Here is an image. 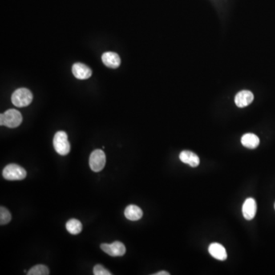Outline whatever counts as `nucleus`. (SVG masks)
I'll return each instance as SVG.
<instances>
[{
	"label": "nucleus",
	"mask_w": 275,
	"mask_h": 275,
	"mask_svg": "<svg viewBox=\"0 0 275 275\" xmlns=\"http://www.w3.org/2000/svg\"><path fill=\"white\" fill-rule=\"evenodd\" d=\"M22 115L18 110H9L0 115V125L9 128H16L22 124Z\"/></svg>",
	"instance_id": "nucleus-1"
},
{
	"label": "nucleus",
	"mask_w": 275,
	"mask_h": 275,
	"mask_svg": "<svg viewBox=\"0 0 275 275\" xmlns=\"http://www.w3.org/2000/svg\"><path fill=\"white\" fill-rule=\"evenodd\" d=\"M54 149L56 152L61 156L68 155L70 151V144L65 131H59L55 134L53 140Z\"/></svg>",
	"instance_id": "nucleus-2"
},
{
	"label": "nucleus",
	"mask_w": 275,
	"mask_h": 275,
	"mask_svg": "<svg viewBox=\"0 0 275 275\" xmlns=\"http://www.w3.org/2000/svg\"><path fill=\"white\" fill-rule=\"evenodd\" d=\"M33 95L30 90L26 88H19L12 95V103L17 107H25L32 102Z\"/></svg>",
	"instance_id": "nucleus-3"
},
{
	"label": "nucleus",
	"mask_w": 275,
	"mask_h": 275,
	"mask_svg": "<svg viewBox=\"0 0 275 275\" xmlns=\"http://www.w3.org/2000/svg\"><path fill=\"white\" fill-rule=\"evenodd\" d=\"M2 176L8 180H21L26 178L27 172L18 164H10L4 168Z\"/></svg>",
	"instance_id": "nucleus-4"
},
{
	"label": "nucleus",
	"mask_w": 275,
	"mask_h": 275,
	"mask_svg": "<svg viewBox=\"0 0 275 275\" xmlns=\"http://www.w3.org/2000/svg\"><path fill=\"white\" fill-rule=\"evenodd\" d=\"M106 155L103 150H94L90 157V166L92 171L99 172L106 165Z\"/></svg>",
	"instance_id": "nucleus-5"
},
{
	"label": "nucleus",
	"mask_w": 275,
	"mask_h": 275,
	"mask_svg": "<svg viewBox=\"0 0 275 275\" xmlns=\"http://www.w3.org/2000/svg\"><path fill=\"white\" fill-rule=\"evenodd\" d=\"M100 248L103 252L108 254L109 256L113 257L124 256L126 252V246L121 242H114L112 244L103 243L101 244Z\"/></svg>",
	"instance_id": "nucleus-6"
},
{
	"label": "nucleus",
	"mask_w": 275,
	"mask_h": 275,
	"mask_svg": "<svg viewBox=\"0 0 275 275\" xmlns=\"http://www.w3.org/2000/svg\"><path fill=\"white\" fill-rule=\"evenodd\" d=\"M257 212V204L253 198H248L243 203V214L247 220H253Z\"/></svg>",
	"instance_id": "nucleus-7"
},
{
	"label": "nucleus",
	"mask_w": 275,
	"mask_h": 275,
	"mask_svg": "<svg viewBox=\"0 0 275 275\" xmlns=\"http://www.w3.org/2000/svg\"><path fill=\"white\" fill-rule=\"evenodd\" d=\"M254 95L248 90H242L235 97V103L239 108H244L252 103Z\"/></svg>",
	"instance_id": "nucleus-8"
},
{
	"label": "nucleus",
	"mask_w": 275,
	"mask_h": 275,
	"mask_svg": "<svg viewBox=\"0 0 275 275\" xmlns=\"http://www.w3.org/2000/svg\"><path fill=\"white\" fill-rule=\"evenodd\" d=\"M72 72L74 77L79 80H86L91 77L92 70L84 64L75 63L73 65Z\"/></svg>",
	"instance_id": "nucleus-9"
},
{
	"label": "nucleus",
	"mask_w": 275,
	"mask_h": 275,
	"mask_svg": "<svg viewBox=\"0 0 275 275\" xmlns=\"http://www.w3.org/2000/svg\"><path fill=\"white\" fill-rule=\"evenodd\" d=\"M102 61L106 67H110V68L116 69L120 66V58H119V54L115 52L109 51V52L104 53L102 55Z\"/></svg>",
	"instance_id": "nucleus-10"
},
{
	"label": "nucleus",
	"mask_w": 275,
	"mask_h": 275,
	"mask_svg": "<svg viewBox=\"0 0 275 275\" xmlns=\"http://www.w3.org/2000/svg\"><path fill=\"white\" fill-rule=\"evenodd\" d=\"M209 252L214 259L220 261H225L227 259L226 250L220 243H214L210 244Z\"/></svg>",
	"instance_id": "nucleus-11"
},
{
	"label": "nucleus",
	"mask_w": 275,
	"mask_h": 275,
	"mask_svg": "<svg viewBox=\"0 0 275 275\" xmlns=\"http://www.w3.org/2000/svg\"><path fill=\"white\" fill-rule=\"evenodd\" d=\"M180 160L184 164H189L191 167H196L200 164V158L191 151H183L180 152Z\"/></svg>",
	"instance_id": "nucleus-12"
},
{
	"label": "nucleus",
	"mask_w": 275,
	"mask_h": 275,
	"mask_svg": "<svg viewBox=\"0 0 275 275\" xmlns=\"http://www.w3.org/2000/svg\"><path fill=\"white\" fill-rule=\"evenodd\" d=\"M125 216L131 221H138L143 216L142 209L138 206L129 205L125 210Z\"/></svg>",
	"instance_id": "nucleus-13"
},
{
	"label": "nucleus",
	"mask_w": 275,
	"mask_h": 275,
	"mask_svg": "<svg viewBox=\"0 0 275 275\" xmlns=\"http://www.w3.org/2000/svg\"><path fill=\"white\" fill-rule=\"evenodd\" d=\"M241 142L244 147L249 149H255L259 146L260 140L255 134L247 133L242 137Z\"/></svg>",
	"instance_id": "nucleus-14"
},
{
	"label": "nucleus",
	"mask_w": 275,
	"mask_h": 275,
	"mask_svg": "<svg viewBox=\"0 0 275 275\" xmlns=\"http://www.w3.org/2000/svg\"><path fill=\"white\" fill-rule=\"evenodd\" d=\"M66 228H67V230L70 234L78 235L82 231L83 226H82V223L79 220H76V219H71L66 224Z\"/></svg>",
	"instance_id": "nucleus-15"
},
{
	"label": "nucleus",
	"mask_w": 275,
	"mask_h": 275,
	"mask_svg": "<svg viewBox=\"0 0 275 275\" xmlns=\"http://www.w3.org/2000/svg\"><path fill=\"white\" fill-rule=\"evenodd\" d=\"M29 275H49V270L47 266L43 264H38L31 268L28 272Z\"/></svg>",
	"instance_id": "nucleus-16"
},
{
	"label": "nucleus",
	"mask_w": 275,
	"mask_h": 275,
	"mask_svg": "<svg viewBox=\"0 0 275 275\" xmlns=\"http://www.w3.org/2000/svg\"><path fill=\"white\" fill-rule=\"evenodd\" d=\"M11 213L5 207H0V224L1 225H6L9 222L11 221Z\"/></svg>",
	"instance_id": "nucleus-17"
},
{
	"label": "nucleus",
	"mask_w": 275,
	"mask_h": 275,
	"mask_svg": "<svg viewBox=\"0 0 275 275\" xmlns=\"http://www.w3.org/2000/svg\"><path fill=\"white\" fill-rule=\"evenodd\" d=\"M94 274L95 275H111L112 273L106 269L103 265L97 264L94 268Z\"/></svg>",
	"instance_id": "nucleus-18"
},
{
	"label": "nucleus",
	"mask_w": 275,
	"mask_h": 275,
	"mask_svg": "<svg viewBox=\"0 0 275 275\" xmlns=\"http://www.w3.org/2000/svg\"><path fill=\"white\" fill-rule=\"evenodd\" d=\"M170 274L168 273V272H164V271H163V272H158V273L155 274V275H169Z\"/></svg>",
	"instance_id": "nucleus-19"
},
{
	"label": "nucleus",
	"mask_w": 275,
	"mask_h": 275,
	"mask_svg": "<svg viewBox=\"0 0 275 275\" xmlns=\"http://www.w3.org/2000/svg\"></svg>",
	"instance_id": "nucleus-20"
}]
</instances>
